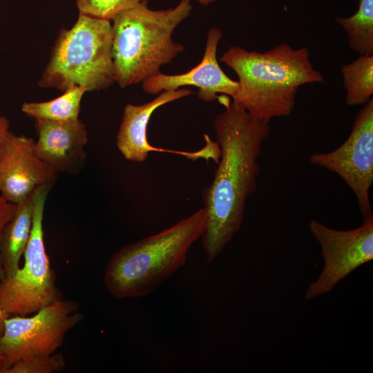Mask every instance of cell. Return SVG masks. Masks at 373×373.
I'll return each mask as SVG.
<instances>
[{
	"mask_svg": "<svg viewBox=\"0 0 373 373\" xmlns=\"http://www.w3.org/2000/svg\"><path fill=\"white\" fill-rule=\"evenodd\" d=\"M204 207L160 232L127 245L113 255L104 282L116 298L145 296L157 289L186 262L191 245L204 233Z\"/></svg>",
	"mask_w": 373,
	"mask_h": 373,
	"instance_id": "cell-3",
	"label": "cell"
},
{
	"mask_svg": "<svg viewBox=\"0 0 373 373\" xmlns=\"http://www.w3.org/2000/svg\"><path fill=\"white\" fill-rule=\"evenodd\" d=\"M191 10L187 0L161 10H151L148 0H141L113 19V72L119 87L144 82L185 50L172 34Z\"/></svg>",
	"mask_w": 373,
	"mask_h": 373,
	"instance_id": "cell-4",
	"label": "cell"
},
{
	"mask_svg": "<svg viewBox=\"0 0 373 373\" xmlns=\"http://www.w3.org/2000/svg\"><path fill=\"white\" fill-rule=\"evenodd\" d=\"M34 191L17 204L15 211L4 229L0 246L4 278H11L20 267L32 227Z\"/></svg>",
	"mask_w": 373,
	"mask_h": 373,
	"instance_id": "cell-14",
	"label": "cell"
},
{
	"mask_svg": "<svg viewBox=\"0 0 373 373\" xmlns=\"http://www.w3.org/2000/svg\"><path fill=\"white\" fill-rule=\"evenodd\" d=\"M37 155L57 172L76 174L85 164L88 142L85 124L79 119L55 122L35 119Z\"/></svg>",
	"mask_w": 373,
	"mask_h": 373,
	"instance_id": "cell-13",
	"label": "cell"
},
{
	"mask_svg": "<svg viewBox=\"0 0 373 373\" xmlns=\"http://www.w3.org/2000/svg\"><path fill=\"white\" fill-rule=\"evenodd\" d=\"M66 365L61 354H52L17 361L1 373H54L62 370Z\"/></svg>",
	"mask_w": 373,
	"mask_h": 373,
	"instance_id": "cell-19",
	"label": "cell"
},
{
	"mask_svg": "<svg viewBox=\"0 0 373 373\" xmlns=\"http://www.w3.org/2000/svg\"><path fill=\"white\" fill-rule=\"evenodd\" d=\"M192 94L194 92L190 89L178 88L163 91L153 100L141 105L127 104L116 137V145L124 157L141 163L147 159L151 151H161L179 154L192 160H208L210 151L207 146L198 151L187 152L155 148L147 140V126L153 112L166 104Z\"/></svg>",
	"mask_w": 373,
	"mask_h": 373,
	"instance_id": "cell-12",
	"label": "cell"
},
{
	"mask_svg": "<svg viewBox=\"0 0 373 373\" xmlns=\"http://www.w3.org/2000/svg\"><path fill=\"white\" fill-rule=\"evenodd\" d=\"M335 20L345 30L350 48L359 55H373V0H360L355 14Z\"/></svg>",
	"mask_w": 373,
	"mask_h": 373,
	"instance_id": "cell-17",
	"label": "cell"
},
{
	"mask_svg": "<svg viewBox=\"0 0 373 373\" xmlns=\"http://www.w3.org/2000/svg\"><path fill=\"white\" fill-rule=\"evenodd\" d=\"M309 56L307 48L294 49L287 44L264 52L230 47L220 60L238 77L232 103L267 122L289 116L294 108L298 88L323 81Z\"/></svg>",
	"mask_w": 373,
	"mask_h": 373,
	"instance_id": "cell-2",
	"label": "cell"
},
{
	"mask_svg": "<svg viewBox=\"0 0 373 373\" xmlns=\"http://www.w3.org/2000/svg\"><path fill=\"white\" fill-rule=\"evenodd\" d=\"M309 162L338 174L352 189L363 219L372 216L373 98L358 112L347 140L327 153H314Z\"/></svg>",
	"mask_w": 373,
	"mask_h": 373,
	"instance_id": "cell-8",
	"label": "cell"
},
{
	"mask_svg": "<svg viewBox=\"0 0 373 373\" xmlns=\"http://www.w3.org/2000/svg\"><path fill=\"white\" fill-rule=\"evenodd\" d=\"M109 20L79 15L70 29L62 28L38 86L64 91L79 86L99 90L115 82Z\"/></svg>",
	"mask_w": 373,
	"mask_h": 373,
	"instance_id": "cell-5",
	"label": "cell"
},
{
	"mask_svg": "<svg viewBox=\"0 0 373 373\" xmlns=\"http://www.w3.org/2000/svg\"><path fill=\"white\" fill-rule=\"evenodd\" d=\"M187 1H190L191 0H187ZM197 1H198L203 6H207L211 3L215 2L216 0H197Z\"/></svg>",
	"mask_w": 373,
	"mask_h": 373,
	"instance_id": "cell-23",
	"label": "cell"
},
{
	"mask_svg": "<svg viewBox=\"0 0 373 373\" xmlns=\"http://www.w3.org/2000/svg\"><path fill=\"white\" fill-rule=\"evenodd\" d=\"M345 102L349 106L364 105L373 95V55H360L341 67Z\"/></svg>",
	"mask_w": 373,
	"mask_h": 373,
	"instance_id": "cell-16",
	"label": "cell"
},
{
	"mask_svg": "<svg viewBox=\"0 0 373 373\" xmlns=\"http://www.w3.org/2000/svg\"><path fill=\"white\" fill-rule=\"evenodd\" d=\"M309 229L320 245L324 266L307 287L306 299L329 292L354 270L373 259V215L351 230L329 228L316 220H310Z\"/></svg>",
	"mask_w": 373,
	"mask_h": 373,
	"instance_id": "cell-9",
	"label": "cell"
},
{
	"mask_svg": "<svg viewBox=\"0 0 373 373\" xmlns=\"http://www.w3.org/2000/svg\"><path fill=\"white\" fill-rule=\"evenodd\" d=\"M73 300L60 299L33 316L12 315L0 335L1 372L29 358L50 355L62 345L66 333L84 318Z\"/></svg>",
	"mask_w": 373,
	"mask_h": 373,
	"instance_id": "cell-7",
	"label": "cell"
},
{
	"mask_svg": "<svg viewBox=\"0 0 373 373\" xmlns=\"http://www.w3.org/2000/svg\"><path fill=\"white\" fill-rule=\"evenodd\" d=\"M17 204L8 202L0 195V246L2 235L6 224L12 218ZM4 278V273L1 265L0 254V280Z\"/></svg>",
	"mask_w": 373,
	"mask_h": 373,
	"instance_id": "cell-20",
	"label": "cell"
},
{
	"mask_svg": "<svg viewBox=\"0 0 373 373\" xmlns=\"http://www.w3.org/2000/svg\"><path fill=\"white\" fill-rule=\"evenodd\" d=\"M213 120L220 150L218 167L202 199L208 212L202 236L208 263L219 256L239 231L247 198L257 188L258 159L270 134L269 122L257 119L228 99Z\"/></svg>",
	"mask_w": 373,
	"mask_h": 373,
	"instance_id": "cell-1",
	"label": "cell"
},
{
	"mask_svg": "<svg viewBox=\"0 0 373 373\" xmlns=\"http://www.w3.org/2000/svg\"><path fill=\"white\" fill-rule=\"evenodd\" d=\"M86 92L84 88L74 86L57 98L42 102H24L22 112L34 119L67 122L79 119L81 101Z\"/></svg>",
	"mask_w": 373,
	"mask_h": 373,
	"instance_id": "cell-15",
	"label": "cell"
},
{
	"mask_svg": "<svg viewBox=\"0 0 373 373\" xmlns=\"http://www.w3.org/2000/svg\"><path fill=\"white\" fill-rule=\"evenodd\" d=\"M8 316H10L8 314H7L3 310H2L0 308V335H1V334L2 333V332L3 330L5 320ZM2 360H3V357H2V355H1V354L0 352V364L2 362Z\"/></svg>",
	"mask_w": 373,
	"mask_h": 373,
	"instance_id": "cell-22",
	"label": "cell"
},
{
	"mask_svg": "<svg viewBox=\"0 0 373 373\" xmlns=\"http://www.w3.org/2000/svg\"><path fill=\"white\" fill-rule=\"evenodd\" d=\"M57 172L35 151V141L9 132L0 155V195L17 204L39 186L54 184Z\"/></svg>",
	"mask_w": 373,
	"mask_h": 373,
	"instance_id": "cell-10",
	"label": "cell"
},
{
	"mask_svg": "<svg viewBox=\"0 0 373 373\" xmlns=\"http://www.w3.org/2000/svg\"><path fill=\"white\" fill-rule=\"evenodd\" d=\"M52 185H42L34 191L32 227L23 253L24 263L11 278L0 280V308L9 316L33 314L61 299L44 240V206Z\"/></svg>",
	"mask_w": 373,
	"mask_h": 373,
	"instance_id": "cell-6",
	"label": "cell"
},
{
	"mask_svg": "<svg viewBox=\"0 0 373 373\" xmlns=\"http://www.w3.org/2000/svg\"><path fill=\"white\" fill-rule=\"evenodd\" d=\"M222 37L220 29L211 28L207 32L204 55L196 66L179 75H166L158 72L142 82L144 91L151 95H158L181 86H193L198 88V98L206 102L217 99L218 93L233 97L238 89V81L229 78L217 60L218 45Z\"/></svg>",
	"mask_w": 373,
	"mask_h": 373,
	"instance_id": "cell-11",
	"label": "cell"
},
{
	"mask_svg": "<svg viewBox=\"0 0 373 373\" xmlns=\"http://www.w3.org/2000/svg\"><path fill=\"white\" fill-rule=\"evenodd\" d=\"M141 0H76L80 15L106 20L137 5Z\"/></svg>",
	"mask_w": 373,
	"mask_h": 373,
	"instance_id": "cell-18",
	"label": "cell"
},
{
	"mask_svg": "<svg viewBox=\"0 0 373 373\" xmlns=\"http://www.w3.org/2000/svg\"><path fill=\"white\" fill-rule=\"evenodd\" d=\"M9 120L5 116L0 115V155L9 131Z\"/></svg>",
	"mask_w": 373,
	"mask_h": 373,
	"instance_id": "cell-21",
	"label": "cell"
}]
</instances>
